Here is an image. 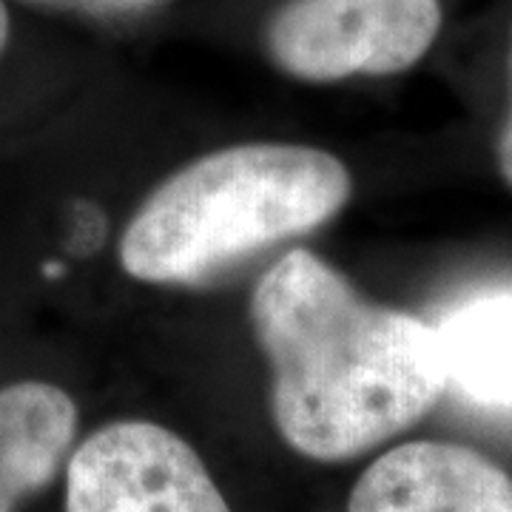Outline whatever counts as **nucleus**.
I'll list each match as a JSON object with an SVG mask.
<instances>
[{"label":"nucleus","instance_id":"f257e3e1","mask_svg":"<svg viewBox=\"0 0 512 512\" xmlns=\"http://www.w3.org/2000/svg\"><path fill=\"white\" fill-rule=\"evenodd\" d=\"M251 319L271 362L276 430L313 461H348L393 439L447 387L436 328L367 302L311 251L262 274Z\"/></svg>","mask_w":512,"mask_h":512},{"label":"nucleus","instance_id":"f03ea898","mask_svg":"<svg viewBox=\"0 0 512 512\" xmlns=\"http://www.w3.org/2000/svg\"><path fill=\"white\" fill-rule=\"evenodd\" d=\"M353 180L322 148L245 143L205 154L148 197L120 242L140 282L202 285L282 239L333 220Z\"/></svg>","mask_w":512,"mask_h":512},{"label":"nucleus","instance_id":"7ed1b4c3","mask_svg":"<svg viewBox=\"0 0 512 512\" xmlns=\"http://www.w3.org/2000/svg\"><path fill=\"white\" fill-rule=\"evenodd\" d=\"M441 32L439 0H288L265 29L276 69L305 83L416 66Z\"/></svg>","mask_w":512,"mask_h":512},{"label":"nucleus","instance_id":"20e7f679","mask_svg":"<svg viewBox=\"0 0 512 512\" xmlns=\"http://www.w3.org/2000/svg\"><path fill=\"white\" fill-rule=\"evenodd\" d=\"M66 512H231L197 450L154 421H111L66 464Z\"/></svg>","mask_w":512,"mask_h":512},{"label":"nucleus","instance_id":"39448f33","mask_svg":"<svg viewBox=\"0 0 512 512\" xmlns=\"http://www.w3.org/2000/svg\"><path fill=\"white\" fill-rule=\"evenodd\" d=\"M348 512H512V478L470 447L410 441L367 467Z\"/></svg>","mask_w":512,"mask_h":512},{"label":"nucleus","instance_id":"423d86ee","mask_svg":"<svg viewBox=\"0 0 512 512\" xmlns=\"http://www.w3.org/2000/svg\"><path fill=\"white\" fill-rule=\"evenodd\" d=\"M77 436V404L57 384L0 387V512L46 490Z\"/></svg>","mask_w":512,"mask_h":512},{"label":"nucleus","instance_id":"0eeeda50","mask_svg":"<svg viewBox=\"0 0 512 512\" xmlns=\"http://www.w3.org/2000/svg\"><path fill=\"white\" fill-rule=\"evenodd\" d=\"M436 333L447 387L470 402L512 410V291L461 305Z\"/></svg>","mask_w":512,"mask_h":512},{"label":"nucleus","instance_id":"6e6552de","mask_svg":"<svg viewBox=\"0 0 512 512\" xmlns=\"http://www.w3.org/2000/svg\"><path fill=\"white\" fill-rule=\"evenodd\" d=\"M510 80H512V35H510ZM498 168H501V177L507 180L512 188V100H510V114L504 120L501 128V137H498Z\"/></svg>","mask_w":512,"mask_h":512},{"label":"nucleus","instance_id":"1a4fd4ad","mask_svg":"<svg viewBox=\"0 0 512 512\" xmlns=\"http://www.w3.org/2000/svg\"><path fill=\"white\" fill-rule=\"evenodd\" d=\"M6 43H9V12H6V6L0 0V55H3Z\"/></svg>","mask_w":512,"mask_h":512}]
</instances>
